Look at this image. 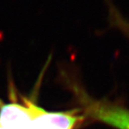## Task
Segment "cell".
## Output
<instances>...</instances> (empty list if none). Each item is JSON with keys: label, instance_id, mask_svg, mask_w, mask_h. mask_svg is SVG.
<instances>
[{"label": "cell", "instance_id": "obj_1", "mask_svg": "<svg viewBox=\"0 0 129 129\" xmlns=\"http://www.w3.org/2000/svg\"><path fill=\"white\" fill-rule=\"evenodd\" d=\"M84 115L117 129H129V109L104 100H97L77 84H72Z\"/></svg>", "mask_w": 129, "mask_h": 129}, {"label": "cell", "instance_id": "obj_2", "mask_svg": "<svg viewBox=\"0 0 129 129\" xmlns=\"http://www.w3.org/2000/svg\"><path fill=\"white\" fill-rule=\"evenodd\" d=\"M33 123L28 100L23 103L0 101V127L3 129H30Z\"/></svg>", "mask_w": 129, "mask_h": 129}]
</instances>
